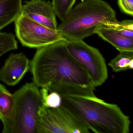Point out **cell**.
<instances>
[{"label": "cell", "instance_id": "6da1fadb", "mask_svg": "<svg viewBox=\"0 0 133 133\" xmlns=\"http://www.w3.org/2000/svg\"><path fill=\"white\" fill-rule=\"evenodd\" d=\"M65 41L37 49L31 61L33 82L49 92L95 95V87L91 78L70 54Z\"/></svg>", "mask_w": 133, "mask_h": 133}, {"label": "cell", "instance_id": "7a4b0ae2", "mask_svg": "<svg viewBox=\"0 0 133 133\" xmlns=\"http://www.w3.org/2000/svg\"><path fill=\"white\" fill-rule=\"evenodd\" d=\"M61 106L77 116L96 133H128L131 122L117 105L94 96L60 94Z\"/></svg>", "mask_w": 133, "mask_h": 133}, {"label": "cell", "instance_id": "3957f363", "mask_svg": "<svg viewBox=\"0 0 133 133\" xmlns=\"http://www.w3.org/2000/svg\"><path fill=\"white\" fill-rule=\"evenodd\" d=\"M116 20L115 10L103 0H82L73 8L58 25L67 40L81 41L95 34L106 22Z\"/></svg>", "mask_w": 133, "mask_h": 133}, {"label": "cell", "instance_id": "277c9868", "mask_svg": "<svg viewBox=\"0 0 133 133\" xmlns=\"http://www.w3.org/2000/svg\"><path fill=\"white\" fill-rule=\"evenodd\" d=\"M39 87L27 83L13 94L9 118L3 122V133H37L39 112L43 103Z\"/></svg>", "mask_w": 133, "mask_h": 133}, {"label": "cell", "instance_id": "5b68a950", "mask_svg": "<svg viewBox=\"0 0 133 133\" xmlns=\"http://www.w3.org/2000/svg\"><path fill=\"white\" fill-rule=\"evenodd\" d=\"M37 133H89L84 124L62 106L49 108L43 105L39 112Z\"/></svg>", "mask_w": 133, "mask_h": 133}, {"label": "cell", "instance_id": "8992f818", "mask_svg": "<svg viewBox=\"0 0 133 133\" xmlns=\"http://www.w3.org/2000/svg\"><path fill=\"white\" fill-rule=\"evenodd\" d=\"M67 49L86 71L95 87L100 86L108 77L105 61L99 50L81 41H65Z\"/></svg>", "mask_w": 133, "mask_h": 133}, {"label": "cell", "instance_id": "52a82bcc", "mask_svg": "<svg viewBox=\"0 0 133 133\" xmlns=\"http://www.w3.org/2000/svg\"><path fill=\"white\" fill-rule=\"evenodd\" d=\"M14 22L16 36L23 46L38 49L67 40L57 29L46 27L21 14Z\"/></svg>", "mask_w": 133, "mask_h": 133}, {"label": "cell", "instance_id": "ba28073f", "mask_svg": "<svg viewBox=\"0 0 133 133\" xmlns=\"http://www.w3.org/2000/svg\"><path fill=\"white\" fill-rule=\"evenodd\" d=\"M21 14L37 23L57 29L56 15L52 3L45 0H31L22 6Z\"/></svg>", "mask_w": 133, "mask_h": 133}, {"label": "cell", "instance_id": "9c48e42d", "mask_svg": "<svg viewBox=\"0 0 133 133\" xmlns=\"http://www.w3.org/2000/svg\"><path fill=\"white\" fill-rule=\"evenodd\" d=\"M31 61L23 53L12 54L0 70V81L9 86L17 84L30 70Z\"/></svg>", "mask_w": 133, "mask_h": 133}, {"label": "cell", "instance_id": "30bf717a", "mask_svg": "<svg viewBox=\"0 0 133 133\" xmlns=\"http://www.w3.org/2000/svg\"><path fill=\"white\" fill-rule=\"evenodd\" d=\"M95 34L111 44L119 52L133 51V39L122 36L110 28L102 25L96 30Z\"/></svg>", "mask_w": 133, "mask_h": 133}, {"label": "cell", "instance_id": "8fae6325", "mask_svg": "<svg viewBox=\"0 0 133 133\" xmlns=\"http://www.w3.org/2000/svg\"><path fill=\"white\" fill-rule=\"evenodd\" d=\"M22 0H0V31L21 14Z\"/></svg>", "mask_w": 133, "mask_h": 133}, {"label": "cell", "instance_id": "7c38bea8", "mask_svg": "<svg viewBox=\"0 0 133 133\" xmlns=\"http://www.w3.org/2000/svg\"><path fill=\"white\" fill-rule=\"evenodd\" d=\"M114 72H118L133 68V51H120L109 63Z\"/></svg>", "mask_w": 133, "mask_h": 133}, {"label": "cell", "instance_id": "4fadbf2b", "mask_svg": "<svg viewBox=\"0 0 133 133\" xmlns=\"http://www.w3.org/2000/svg\"><path fill=\"white\" fill-rule=\"evenodd\" d=\"M104 26L110 28L115 31L128 38L133 39V21L132 20H125L122 22L117 20L106 22Z\"/></svg>", "mask_w": 133, "mask_h": 133}, {"label": "cell", "instance_id": "5bb4252c", "mask_svg": "<svg viewBox=\"0 0 133 133\" xmlns=\"http://www.w3.org/2000/svg\"><path fill=\"white\" fill-rule=\"evenodd\" d=\"M13 94L8 91L0 94V119L2 123L9 118L13 107Z\"/></svg>", "mask_w": 133, "mask_h": 133}, {"label": "cell", "instance_id": "9a60e30c", "mask_svg": "<svg viewBox=\"0 0 133 133\" xmlns=\"http://www.w3.org/2000/svg\"><path fill=\"white\" fill-rule=\"evenodd\" d=\"M43 104L49 108H56L59 107L62 104L61 95L55 91L49 92L45 88L40 90Z\"/></svg>", "mask_w": 133, "mask_h": 133}, {"label": "cell", "instance_id": "2e32d148", "mask_svg": "<svg viewBox=\"0 0 133 133\" xmlns=\"http://www.w3.org/2000/svg\"><path fill=\"white\" fill-rule=\"evenodd\" d=\"M77 0H52V4L56 15L61 21L64 19L72 9Z\"/></svg>", "mask_w": 133, "mask_h": 133}, {"label": "cell", "instance_id": "e0dca14e", "mask_svg": "<svg viewBox=\"0 0 133 133\" xmlns=\"http://www.w3.org/2000/svg\"><path fill=\"white\" fill-rule=\"evenodd\" d=\"M17 48V42L13 34L0 32V57L8 51Z\"/></svg>", "mask_w": 133, "mask_h": 133}, {"label": "cell", "instance_id": "ac0fdd59", "mask_svg": "<svg viewBox=\"0 0 133 133\" xmlns=\"http://www.w3.org/2000/svg\"><path fill=\"white\" fill-rule=\"evenodd\" d=\"M118 4L123 13L133 16V0H118Z\"/></svg>", "mask_w": 133, "mask_h": 133}, {"label": "cell", "instance_id": "d6986e66", "mask_svg": "<svg viewBox=\"0 0 133 133\" xmlns=\"http://www.w3.org/2000/svg\"><path fill=\"white\" fill-rule=\"evenodd\" d=\"M8 91V90L4 87V85L0 83V94L3 92L7 91Z\"/></svg>", "mask_w": 133, "mask_h": 133}]
</instances>
